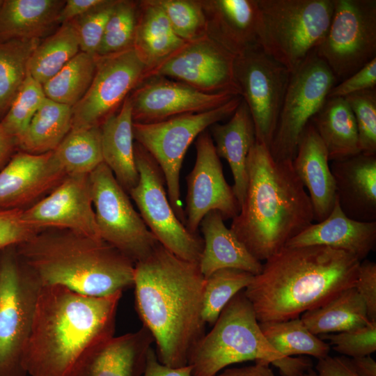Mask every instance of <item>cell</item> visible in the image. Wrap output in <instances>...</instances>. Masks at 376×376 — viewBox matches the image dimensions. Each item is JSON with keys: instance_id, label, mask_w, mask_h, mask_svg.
<instances>
[{"instance_id": "5bb4252c", "label": "cell", "mask_w": 376, "mask_h": 376, "mask_svg": "<svg viewBox=\"0 0 376 376\" xmlns=\"http://www.w3.org/2000/svg\"><path fill=\"white\" fill-rule=\"evenodd\" d=\"M291 73L260 45L236 56L234 76L248 107L256 141L269 148Z\"/></svg>"}, {"instance_id": "8fae6325", "label": "cell", "mask_w": 376, "mask_h": 376, "mask_svg": "<svg viewBox=\"0 0 376 376\" xmlns=\"http://www.w3.org/2000/svg\"><path fill=\"white\" fill-rule=\"evenodd\" d=\"M337 79L313 51L290 75L269 148L276 161H292L301 136Z\"/></svg>"}, {"instance_id": "ab89813d", "label": "cell", "mask_w": 376, "mask_h": 376, "mask_svg": "<svg viewBox=\"0 0 376 376\" xmlns=\"http://www.w3.org/2000/svg\"><path fill=\"white\" fill-rule=\"evenodd\" d=\"M139 10V1L117 0L107 22L97 56H107L134 47Z\"/></svg>"}, {"instance_id": "7bdbcfd3", "label": "cell", "mask_w": 376, "mask_h": 376, "mask_svg": "<svg viewBox=\"0 0 376 376\" xmlns=\"http://www.w3.org/2000/svg\"><path fill=\"white\" fill-rule=\"evenodd\" d=\"M355 118L361 153L376 155V88L344 97Z\"/></svg>"}, {"instance_id": "44dd1931", "label": "cell", "mask_w": 376, "mask_h": 376, "mask_svg": "<svg viewBox=\"0 0 376 376\" xmlns=\"http://www.w3.org/2000/svg\"><path fill=\"white\" fill-rule=\"evenodd\" d=\"M66 176L52 151L19 152L0 171V209L22 207L54 189Z\"/></svg>"}, {"instance_id": "d590c367", "label": "cell", "mask_w": 376, "mask_h": 376, "mask_svg": "<svg viewBox=\"0 0 376 376\" xmlns=\"http://www.w3.org/2000/svg\"><path fill=\"white\" fill-rule=\"evenodd\" d=\"M259 324L267 340L283 357L310 355L319 360L329 356V344L312 334L300 318Z\"/></svg>"}, {"instance_id": "ffe728a7", "label": "cell", "mask_w": 376, "mask_h": 376, "mask_svg": "<svg viewBox=\"0 0 376 376\" xmlns=\"http://www.w3.org/2000/svg\"><path fill=\"white\" fill-rule=\"evenodd\" d=\"M153 343L143 326L134 332L113 336L88 348L66 376H141Z\"/></svg>"}, {"instance_id": "5b68a950", "label": "cell", "mask_w": 376, "mask_h": 376, "mask_svg": "<svg viewBox=\"0 0 376 376\" xmlns=\"http://www.w3.org/2000/svg\"><path fill=\"white\" fill-rule=\"evenodd\" d=\"M42 286L60 285L90 297L133 286L134 263L103 241L64 229H45L15 246Z\"/></svg>"}, {"instance_id": "f1b7e54d", "label": "cell", "mask_w": 376, "mask_h": 376, "mask_svg": "<svg viewBox=\"0 0 376 376\" xmlns=\"http://www.w3.org/2000/svg\"><path fill=\"white\" fill-rule=\"evenodd\" d=\"M63 0H3L0 43L15 39L45 38L58 27Z\"/></svg>"}, {"instance_id": "d6986e66", "label": "cell", "mask_w": 376, "mask_h": 376, "mask_svg": "<svg viewBox=\"0 0 376 376\" xmlns=\"http://www.w3.org/2000/svg\"><path fill=\"white\" fill-rule=\"evenodd\" d=\"M24 221L40 230L64 229L100 239L89 175H69L43 198L23 210Z\"/></svg>"}, {"instance_id": "e0dca14e", "label": "cell", "mask_w": 376, "mask_h": 376, "mask_svg": "<svg viewBox=\"0 0 376 376\" xmlns=\"http://www.w3.org/2000/svg\"><path fill=\"white\" fill-rule=\"evenodd\" d=\"M196 157L193 169L187 176V194L184 210L185 226L197 233L203 218L210 211H219L224 219L234 218L240 206L233 187L226 182L222 165L207 130L195 142Z\"/></svg>"}, {"instance_id": "6da1fadb", "label": "cell", "mask_w": 376, "mask_h": 376, "mask_svg": "<svg viewBox=\"0 0 376 376\" xmlns=\"http://www.w3.org/2000/svg\"><path fill=\"white\" fill-rule=\"evenodd\" d=\"M205 281L198 263L180 258L159 242L134 263L136 310L154 338L158 360L166 366L187 365L192 349L205 334Z\"/></svg>"}, {"instance_id": "e575fe53", "label": "cell", "mask_w": 376, "mask_h": 376, "mask_svg": "<svg viewBox=\"0 0 376 376\" xmlns=\"http://www.w3.org/2000/svg\"><path fill=\"white\" fill-rule=\"evenodd\" d=\"M52 154L66 175H89L103 163L100 126L72 128Z\"/></svg>"}, {"instance_id": "603a6c76", "label": "cell", "mask_w": 376, "mask_h": 376, "mask_svg": "<svg viewBox=\"0 0 376 376\" xmlns=\"http://www.w3.org/2000/svg\"><path fill=\"white\" fill-rule=\"evenodd\" d=\"M330 169L342 211L356 221H376V155L334 160Z\"/></svg>"}, {"instance_id": "74e56055", "label": "cell", "mask_w": 376, "mask_h": 376, "mask_svg": "<svg viewBox=\"0 0 376 376\" xmlns=\"http://www.w3.org/2000/svg\"><path fill=\"white\" fill-rule=\"evenodd\" d=\"M40 40L15 39L0 43V121L25 80L29 60Z\"/></svg>"}, {"instance_id": "9f6ffc18", "label": "cell", "mask_w": 376, "mask_h": 376, "mask_svg": "<svg viewBox=\"0 0 376 376\" xmlns=\"http://www.w3.org/2000/svg\"><path fill=\"white\" fill-rule=\"evenodd\" d=\"M15 146V138L10 135L0 123V169L9 159Z\"/></svg>"}, {"instance_id": "816d5d0a", "label": "cell", "mask_w": 376, "mask_h": 376, "mask_svg": "<svg viewBox=\"0 0 376 376\" xmlns=\"http://www.w3.org/2000/svg\"><path fill=\"white\" fill-rule=\"evenodd\" d=\"M271 365L278 368L281 376H304L312 368L311 359L306 357H283Z\"/></svg>"}, {"instance_id": "4316f807", "label": "cell", "mask_w": 376, "mask_h": 376, "mask_svg": "<svg viewBox=\"0 0 376 376\" xmlns=\"http://www.w3.org/2000/svg\"><path fill=\"white\" fill-rule=\"evenodd\" d=\"M208 130L218 156L230 166L234 181L232 187L240 209L247 185L246 159L256 142L254 124L242 98L227 123H215Z\"/></svg>"}, {"instance_id": "f6af8a7d", "label": "cell", "mask_w": 376, "mask_h": 376, "mask_svg": "<svg viewBox=\"0 0 376 376\" xmlns=\"http://www.w3.org/2000/svg\"><path fill=\"white\" fill-rule=\"evenodd\" d=\"M327 339L334 350L350 358L370 355L376 351V321L338 333L323 334L321 339Z\"/></svg>"}, {"instance_id": "7a4b0ae2", "label": "cell", "mask_w": 376, "mask_h": 376, "mask_svg": "<svg viewBox=\"0 0 376 376\" xmlns=\"http://www.w3.org/2000/svg\"><path fill=\"white\" fill-rule=\"evenodd\" d=\"M359 264L326 246H285L265 260L244 293L258 322L297 318L354 287Z\"/></svg>"}, {"instance_id": "1f68e13d", "label": "cell", "mask_w": 376, "mask_h": 376, "mask_svg": "<svg viewBox=\"0 0 376 376\" xmlns=\"http://www.w3.org/2000/svg\"><path fill=\"white\" fill-rule=\"evenodd\" d=\"M300 318L316 336L347 331L370 321L364 302L354 287L342 291L324 305L304 313Z\"/></svg>"}, {"instance_id": "680465c9", "label": "cell", "mask_w": 376, "mask_h": 376, "mask_svg": "<svg viewBox=\"0 0 376 376\" xmlns=\"http://www.w3.org/2000/svg\"><path fill=\"white\" fill-rule=\"evenodd\" d=\"M1 251H0V258H1Z\"/></svg>"}, {"instance_id": "b9f144b4", "label": "cell", "mask_w": 376, "mask_h": 376, "mask_svg": "<svg viewBox=\"0 0 376 376\" xmlns=\"http://www.w3.org/2000/svg\"><path fill=\"white\" fill-rule=\"evenodd\" d=\"M166 15L174 33L185 42L203 38L206 22L201 0H155Z\"/></svg>"}, {"instance_id": "f5cc1de1", "label": "cell", "mask_w": 376, "mask_h": 376, "mask_svg": "<svg viewBox=\"0 0 376 376\" xmlns=\"http://www.w3.org/2000/svg\"><path fill=\"white\" fill-rule=\"evenodd\" d=\"M103 0H67L58 15L61 24L69 22L99 5Z\"/></svg>"}, {"instance_id": "c3c4849f", "label": "cell", "mask_w": 376, "mask_h": 376, "mask_svg": "<svg viewBox=\"0 0 376 376\" xmlns=\"http://www.w3.org/2000/svg\"><path fill=\"white\" fill-rule=\"evenodd\" d=\"M354 288L366 306L370 321H376V264L369 260L360 262Z\"/></svg>"}, {"instance_id": "ee69618b", "label": "cell", "mask_w": 376, "mask_h": 376, "mask_svg": "<svg viewBox=\"0 0 376 376\" xmlns=\"http://www.w3.org/2000/svg\"><path fill=\"white\" fill-rule=\"evenodd\" d=\"M116 2L117 0H103L99 5L71 21L78 36L81 52L96 55L107 22Z\"/></svg>"}, {"instance_id": "7c38bea8", "label": "cell", "mask_w": 376, "mask_h": 376, "mask_svg": "<svg viewBox=\"0 0 376 376\" xmlns=\"http://www.w3.org/2000/svg\"><path fill=\"white\" fill-rule=\"evenodd\" d=\"M333 1L329 29L315 52L341 81L376 58V1Z\"/></svg>"}, {"instance_id": "30bf717a", "label": "cell", "mask_w": 376, "mask_h": 376, "mask_svg": "<svg viewBox=\"0 0 376 376\" xmlns=\"http://www.w3.org/2000/svg\"><path fill=\"white\" fill-rule=\"evenodd\" d=\"M134 156L139 178L128 194L144 223L157 241L171 252L182 259L198 263L203 249V238L198 233H190L178 219L167 197L161 169L136 141Z\"/></svg>"}, {"instance_id": "60d3db41", "label": "cell", "mask_w": 376, "mask_h": 376, "mask_svg": "<svg viewBox=\"0 0 376 376\" xmlns=\"http://www.w3.org/2000/svg\"><path fill=\"white\" fill-rule=\"evenodd\" d=\"M45 99L42 85L28 72L19 92L0 123L10 135L15 139H18L25 132Z\"/></svg>"}, {"instance_id": "2e32d148", "label": "cell", "mask_w": 376, "mask_h": 376, "mask_svg": "<svg viewBox=\"0 0 376 376\" xmlns=\"http://www.w3.org/2000/svg\"><path fill=\"white\" fill-rule=\"evenodd\" d=\"M235 58V56L205 36L186 42L149 70L145 79L162 76L204 93L240 95L234 76Z\"/></svg>"}, {"instance_id": "836d02e7", "label": "cell", "mask_w": 376, "mask_h": 376, "mask_svg": "<svg viewBox=\"0 0 376 376\" xmlns=\"http://www.w3.org/2000/svg\"><path fill=\"white\" fill-rule=\"evenodd\" d=\"M79 52V38L72 23L62 24L40 40L29 60L28 72L42 85Z\"/></svg>"}, {"instance_id": "4fadbf2b", "label": "cell", "mask_w": 376, "mask_h": 376, "mask_svg": "<svg viewBox=\"0 0 376 376\" xmlns=\"http://www.w3.org/2000/svg\"><path fill=\"white\" fill-rule=\"evenodd\" d=\"M91 196L100 238L134 263L159 243L126 191L103 162L89 174Z\"/></svg>"}, {"instance_id": "f35d334b", "label": "cell", "mask_w": 376, "mask_h": 376, "mask_svg": "<svg viewBox=\"0 0 376 376\" xmlns=\"http://www.w3.org/2000/svg\"><path fill=\"white\" fill-rule=\"evenodd\" d=\"M253 276L247 272L226 268L206 278L203 294V322L213 325L227 304L236 294L246 289Z\"/></svg>"}, {"instance_id": "7402d4cb", "label": "cell", "mask_w": 376, "mask_h": 376, "mask_svg": "<svg viewBox=\"0 0 376 376\" xmlns=\"http://www.w3.org/2000/svg\"><path fill=\"white\" fill-rule=\"evenodd\" d=\"M206 34L234 56L259 45L257 0H201Z\"/></svg>"}, {"instance_id": "db71d44e", "label": "cell", "mask_w": 376, "mask_h": 376, "mask_svg": "<svg viewBox=\"0 0 376 376\" xmlns=\"http://www.w3.org/2000/svg\"><path fill=\"white\" fill-rule=\"evenodd\" d=\"M269 366L267 362L258 361L253 365L226 368L216 376H276Z\"/></svg>"}, {"instance_id": "9c48e42d", "label": "cell", "mask_w": 376, "mask_h": 376, "mask_svg": "<svg viewBox=\"0 0 376 376\" xmlns=\"http://www.w3.org/2000/svg\"><path fill=\"white\" fill-rule=\"evenodd\" d=\"M42 285L18 257L15 246L1 251L0 376H26L22 365Z\"/></svg>"}, {"instance_id": "484cf974", "label": "cell", "mask_w": 376, "mask_h": 376, "mask_svg": "<svg viewBox=\"0 0 376 376\" xmlns=\"http://www.w3.org/2000/svg\"><path fill=\"white\" fill-rule=\"evenodd\" d=\"M217 210L209 212L200 224L203 249L198 262L205 279L214 272L226 268L260 273L263 264L255 258L224 221Z\"/></svg>"}, {"instance_id": "ac0fdd59", "label": "cell", "mask_w": 376, "mask_h": 376, "mask_svg": "<svg viewBox=\"0 0 376 376\" xmlns=\"http://www.w3.org/2000/svg\"><path fill=\"white\" fill-rule=\"evenodd\" d=\"M236 95L207 93L162 76L145 79L129 95L133 122L153 123L217 108Z\"/></svg>"}, {"instance_id": "83f0119b", "label": "cell", "mask_w": 376, "mask_h": 376, "mask_svg": "<svg viewBox=\"0 0 376 376\" xmlns=\"http://www.w3.org/2000/svg\"><path fill=\"white\" fill-rule=\"evenodd\" d=\"M129 95L120 109L100 125L103 162L127 193L137 185L139 178L135 162L134 122Z\"/></svg>"}, {"instance_id": "8d00e7d4", "label": "cell", "mask_w": 376, "mask_h": 376, "mask_svg": "<svg viewBox=\"0 0 376 376\" xmlns=\"http://www.w3.org/2000/svg\"><path fill=\"white\" fill-rule=\"evenodd\" d=\"M97 56L79 52L42 88L47 98L73 107L84 96L93 80Z\"/></svg>"}, {"instance_id": "cb8c5ba5", "label": "cell", "mask_w": 376, "mask_h": 376, "mask_svg": "<svg viewBox=\"0 0 376 376\" xmlns=\"http://www.w3.org/2000/svg\"><path fill=\"white\" fill-rule=\"evenodd\" d=\"M326 246L365 260L376 245V221H359L348 217L337 201L329 215L311 224L288 241L285 246Z\"/></svg>"}, {"instance_id": "52a82bcc", "label": "cell", "mask_w": 376, "mask_h": 376, "mask_svg": "<svg viewBox=\"0 0 376 376\" xmlns=\"http://www.w3.org/2000/svg\"><path fill=\"white\" fill-rule=\"evenodd\" d=\"M259 45L293 72L320 44L329 29L333 0H257Z\"/></svg>"}, {"instance_id": "7dc6e473", "label": "cell", "mask_w": 376, "mask_h": 376, "mask_svg": "<svg viewBox=\"0 0 376 376\" xmlns=\"http://www.w3.org/2000/svg\"><path fill=\"white\" fill-rule=\"evenodd\" d=\"M373 88H376V58L333 86L327 97H345L351 94Z\"/></svg>"}, {"instance_id": "9a60e30c", "label": "cell", "mask_w": 376, "mask_h": 376, "mask_svg": "<svg viewBox=\"0 0 376 376\" xmlns=\"http://www.w3.org/2000/svg\"><path fill=\"white\" fill-rule=\"evenodd\" d=\"M97 56L92 84L84 96L72 107L73 129L100 127L120 109L127 97L145 79L148 70L134 47Z\"/></svg>"}, {"instance_id": "f546056e", "label": "cell", "mask_w": 376, "mask_h": 376, "mask_svg": "<svg viewBox=\"0 0 376 376\" xmlns=\"http://www.w3.org/2000/svg\"><path fill=\"white\" fill-rule=\"evenodd\" d=\"M311 122L326 148L329 160L361 152L355 118L344 97H327Z\"/></svg>"}, {"instance_id": "277c9868", "label": "cell", "mask_w": 376, "mask_h": 376, "mask_svg": "<svg viewBox=\"0 0 376 376\" xmlns=\"http://www.w3.org/2000/svg\"><path fill=\"white\" fill-rule=\"evenodd\" d=\"M247 185L230 229L258 260H266L313 224L308 193L292 161H276L256 141L246 159Z\"/></svg>"}, {"instance_id": "11a10c76", "label": "cell", "mask_w": 376, "mask_h": 376, "mask_svg": "<svg viewBox=\"0 0 376 376\" xmlns=\"http://www.w3.org/2000/svg\"><path fill=\"white\" fill-rule=\"evenodd\" d=\"M348 358L350 365L359 376H376V362L370 355Z\"/></svg>"}, {"instance_id": "bcb514c9", "label": "cell", "mask_w": 376, "mask_h": 376, "mask_svg": "<svg viewBox=\"0 0 376 376\" xmlns=\"http://www.w3.org/2000/svg\"><path fill=\"white\" fill-rule=\"evenodd\" d=\"M23 209H0V251L23 243L41 231L27 224Z\"/></svg>"}, {"instance_id": "6f0895ef", "label": "cell", "mask_w": 376, "mask_h": 376, "mask_svg": "<svg viewBox=\"0 0 376 376\" xmlns=\"http://www.w3.org/2000/svg\"><path fill=\"white\" fill-rule=\"evenodd\" d=\"M2 3H3V0H0V7H1Z\"/></svg>"}, {"instance_id": "d4e9b609", "label": "cell", "mask_w": 376, "mask_h": 376, "mask_svg": "<svg viewBox=\"0 0 376 376\" xmlns=\"http://www.w3.org/2000/svg\"><path fill=\"white\" fill-rule=\"evenodd\" d=\"M326 148L310 121L299 140L294 169L311 202L313 219L320 222L332 211L336 197L335 182Z\"/></svg>"}, {"instance_id": "d6a6232c", "label": "cell", "mask_w": 376, "mask_h": 376, "mask_svg": "<svg viewBox=\"0 0 376 376\" xmlns=\"http://www.w3.org/2000/svg\"><path fill=\"white\" fill-rule=\"evenodd\" d=\"M72 107L46 97L21 136L17 146L30 154L54 150L72 128Z\"/></svg>"}, {"instance_id": "681fc988", "label": "cell", "mask_w": 376, "mask_h": 376, "mask_svg": "<svg viewBox=\"0 0 376 376\" xmlns=\"http://www.w3.org/2000/svg\"><path fill=\"white\" fill-rule=\"evenodd\" d=\"M304 376H359L345 356H327L318 360L315 369H310Z\"/></svg>"}, {"instance_id": "8992f818", "label": "cell", "mask_w": 376, "mask_h": 376, "mask_svg": "<svg viewBox=\"0 0 376 376\" xmlns=\"http://www.w3.org/2000/svg\"><path fill=\"white\" fill-rule=\"evenodd\" d=\"M281 357L263 335L242 290L224 307L211 331L198 341L187 365L191 366L193 376H216L232 364L263 361L271 365Z\"/></svg>"}, {"instance_id": "4dcf8cb0", "label": "cell", "mask_w": 376, "mask_h": 376, "mask_svg": "<svg viewBox=\"0 0 376 376\" xmlns=\"http://www.w3.org/2000/svg\"><path fill=\"white\" fill-rule=\"evenodd\" d=\"M139 2L134 47L147 65L148 72L187 42L174 33L166 15L155 0Z\"/></svg>"}, {"instance_id": "ba28073f", "label": "cell", "mask_w": 376, "mask_h": 376, "mask_svg": "<svg viewBox=\"0 0 376 376\" xmlns=\"http://www.w3.org/2000/svg\"><path fill=\"white\" fill-rule=\"evenodd\" d=\"M242 101L236 95L223 105L153 123H133L136 142L155 159L163 173L168 197L178 219L185 225L180 201V173L187 149L211 125L231 116Z\"/></svg>"}, {"instance_id": "3957f363", "label": "cell", "mask_w": 376, "mask_h": 376, "mask_svg": "<svg viewBox=\"0 0 376 376\" xmlns=\"http://www.w3.org/2000/svg\"><path fill=\"white\" fill-rule=\"evenodd\" d=\"M122 292L90 297L60 285L42 286L26 344L30 376H66L90 347L114 336Z\"/></svg>"}, {"instance_id": "f907efd6", "label": "cell", "mask_w": 376, "mask_h": 376, "mask_svg": "<svg viewBox=\"0 0 376 376\" xmlns=\"http://www.w3.org/2000/svg\"><path fill=\"white\" fill-rule=\"evenodd\" d=\"M143 376H193L191 366L173 368L162 363L151 347L148 352Z\"/></svg>"}]
</instances>
